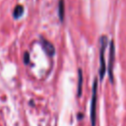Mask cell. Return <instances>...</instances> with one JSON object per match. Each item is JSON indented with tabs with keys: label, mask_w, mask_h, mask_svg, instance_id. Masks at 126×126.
I'll list each match as a JSON object with an SVG mask.
<instances>
[{
	"label": "cell",
	"mask_w": 126,
	"mask_h": 126,
	"mask_svg": "<svg viewBox=\"0 0 126 126\" xmlns=\"http://www.w3.org/2000/svg\"><path fill=\"white\" fill-rule=\"evenodd\" d=\"M114 57H115V45L114 41L111 40L110 42V48H109V59H108V75L110 78V81L113 82V66H114Z\"/></svg>",
	"instance_id": "3"
},
{
	"label": "cell",
	"mask_w": 126,
	"mask_h": 126,
	"mask_svg": "<svg viewBox=\"0 0 126 126\" xmlns=\"http://www.w3.org/2000/svg\"><path fill=\"white\" fill-rule=\"evenodd\" d=\"M107 46V37L106 35H101L99 38V79L102 80L105 72H106V65H105V59H104V52Z\"/></svg>",
	"instance_id": "1"
},
{
	"label": "cell",
	"mask_w": 126,
	"mask_h": 126,
	"mask_svg": "<svg viewBox=\"0 0 126 126\" xmlns=\"http://www.w3.org/2000/svg\"><path fill=\"white\" fill-rule=\"evenodd\" d=\"M41 45L44 49V51L46 52L47 55L49 56H53L54 53H55V48L53 46V44L51 42H49L48 40L44 39V38H41Z\"/></svg>",
	"instance_id": "4"
},
{
	"label": "cell",
	"mask_w": 126,
	"mask_h": 126,
	"mask_svg": "<svg viewBox=\"0 0 126 126\" xmlns=\"http://www.w3.org/2000/svg\"><path fill=\"white\" fill-rule=\"evenodd\" d=\"M58 14H59V18L61 21H63L64 19V2L63 0H60L58 3Z\"/></svg>",
	"instance_id": "6"
},
{
	"label": "cell",
	"mask_w": 126,
	"mask_h": 126,
	"mask_svg": "<svg viewBox=\"0 0 126 126\" xmlns=\"http://www.w3.org/2000/svg\"><path fill=\"white\" fill-rule=\"evenodd\" d=\"M23 12H24V7L22 5H17L13 11V17L15 19H19L22 15H23Z\"/></svg>",
	"instance_id": "5"
},
{
	"label": "cell",
	"mask_w": 126,
	"mask_h": 126,
	"mask_svg": "<svg viewBox=\"0 0 126 126\" xmlns=\"http://www.w3.org/2000/svg\"><path fill=\"white\" fill-rule=\"evenodd\" d=\"M82 85H83V74L82 71L79 70V83H78V95H81L82 93Z\"/></svg>",
	"instance_id": "7"
},
{
	"label": "cell",
	"mask_w": 126,
	"mask_h": 126,
	"mask_svg": "<svg viewBox=\"0 0 126 126\" xmlns=\"http://www.w3.org/2000/svg\"><path fill=\"white\" fill-rule=\"evenodd\" d=\"M25 64H28L29 62H30V54H29V52H26L25 53Z\"/></svg>",
	"instance_id": "8"
},
{
	"label": "cell",
	"mask_w": 126,
	"mask_h": 126,
	"mask_svg": "<svg viewBox=\"0 0 126 126\" xmlns=\"http://www.w3.org/2000/svg\"><path fill=\"white\" fill-rule=\"evenodd\" d=\"M96 101H97V80L94 79L93 84V94L91 100V124L95 126L96 123Z\"/></svg>",
	"instance_id": "2"
}]
</instances>
